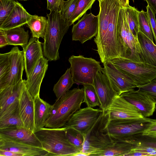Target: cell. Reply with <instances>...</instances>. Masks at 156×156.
I'll list each match as a JSON object with an SVG mask.
<instances>
[{
  "label": "cell",
  "mask_w": 156,
  "mask_h": 156,
  "mask_svg": "<svg viewBox=\"0 0 156 156\" xmlns=\"http://www.w3.org/2000/svg\"><path fill=\"white\" fill-rule=\"evenodd\" d=\"M90 154L85 153L82 151H78L74 154L72 156H90Z\"/></svg>",
  "instance_id": "48"
},
{
  "label": "cell",
  "mask_w": 156,
  "mask_h": 156,
  "mask_svg": "<svg viewBox=\"0 0 156 156\" xmlns=\"http://www.w3.org/2000/svg\"><path fill=\"white\" fill-rule=\"evenodd\" d=\"M47 16V26L43 43V54L48 61H55L59 58V46L70 26L60 12L51 11Z\"/></svg>",
  "instance_id": "2"
},
{
  "label": "cell",
  "mask_w": 156,
  "mask_h": 156,
  "mask_svg": "<svg viewBox=\"0 0 156 156\" xmlns=\"http://www.w3.org/2000/svg\"><path fill=\"white\" fill-rule=\"evenodd\" d=\"M138 38L141 49V62L156 66V44L140 31L138 33Z\"/></svg>",
  "instance_id": "24"
},
{
  "label": "cell",
  "mask_w": 156,
  "mask_h": 156,
  "mask_svg": "<svg viewBox=\"0 0 156 156\" xmlns=\"http://www.w3.org/2000/svg\"><path fill=\"white\" fill-rule=\"evenodd\" d=\"M20 0V1H26L27 0Z\"/></svg>",
  "instance_id": "50"
},
{
  "label": "cell",
  "mask_w": 156,
  "mask_h": 156,
  "mask_svg": "<svg viewBox=\"0 0 156 156\" xmlns=\"http://www.w3.org/2000/svg\"><path fill=\"white\" fill-rule=\"evenodd\" d=\"M117 34L121 58L141 62V47L138 38L132 33L126 17L124 8L119 10L117 25Z\"/></svg>",
  "instance_id": "6"
},
{
  "label": "cell",
  "mask_w": 156,
  "mask_h": 156,
  "mask_svg": "<svg viewBox=\"0 0 156 156\" xmlns=\"http://www.w3.org/2000/svg\"><path fill=\"white\" fill-rule=\"evenodd\" d=\"M25 127L18 107L10 112L0 115V130Z\"/></svg>",
  "instance_id": "28"
},
{
  "label": "cell",
  "mask_w": 156,
  "mask_h": 156,
  "mask_svg": "<svg viewBox=\"0 0 156 156\" xmlns=\"http://www.w3.org/2000/svg\"><path fill=\"white\" fill-rule=\"evenodd\" d=\"M25 80L0 90V115L19 102L21 93L25 86Z\"/></svg>",
  "instance_id": "21"
},
{
  "label": "cell",
  "mask_w": 156,
  "mask_h": 156,
  "mask_svg": "<svg viewBox=\"0 0 156 156\" xmlns=\"http://www.w3.org/2000/svg\"><path fill=\"white\" fill-rule=\"evenodd\" d=\"M83 85L84 96L83 102L85 103L87 107L94 108L100 106V101L93 85L84 84Z\"/></svg>",
  "instance_id": "32"
},
{
  "label": "cell",
  "mask_w": 156,
  "mask_h": 156,
  "mask_svg": "<svg viewBox=\"0 0 156 156\" xmlns=\"http://www.w3.org/2000/svg\"><path fill=\"white\" fill-rule=\"evenodd\" d=\"M11 66L9 72L0 79V90L16 84L22 80L25 63L23 51L18 47H13L10 51Z\"/></svg>",
  "instance_id": "12"
},
{
  "label": "cell",
  "mask_w": 156,
  "mask_h": 156,
  "mask_svg": "<svg viewBox=\"0 0 156 156\" xmlns=\"http://www.w3.org/2000/svg\"><path fill=\"white\" fill-rule=\"evenodd\" d=\"M0 134L17 142L43 148L34 132L25 127L0 130Z\"/></svg>",
  "instance_id": "20"
},
{
  "label": "cell",
  "mask_w": 156,
  "mask_h": 156,
  "mask_svg": "<svg viewBox=\"0 0 156 156\" xmlns=\"http://www.w3.org/2000/svg\"><path fill=\"white\" fill-rule=\"evenodd\" d=\"M142 135L156 138V121L143 133Z\"/></svg>",
  "instance_id": "43"
},
{
  "label": "cell",
  "mask_w": 156,
  "mask_h": 156,
  "mask_svg": "<svg viewBox=\"0 0 156 156\" xmlns=\"http://www.w3.org/2000/svg\"><path fill=\"white\" fill-rule=\"evenodd\" d=\"M42 44L39 39L32 37L25 49L23 50L25 69L27 78L38 60L44 56Z\"/></svg>",
  "instance_id": "22"
},
{
  "label": "cell",
  "mask_w": 156,
  "mask_h": 156,
  "mask_svg": "<svg viewBox=\"0 0 156 156\" xmlns=\"http://www.w3.org/2000/svg\"><path fill=\"white\" fill-rule=\"evenodd\" d=\"M74 83L70 67L67 69L53 87V91L56 99L60 98L68 92Z\"/></svg>",
  "instance_id": "30"
},
{
  "label": "cell",
  "mask_w": 156,
  "mask_h": 156,
  "mask_svg": "<svg viewBox=\"0 0 156 156\" xmlns=\"http://www.w3.org/2000/svg\"><path fill=\"white\" fill-rule=\"evenodd\" d=\"M63 0H47V9L51 11L60 12L64 4Z\"/></svg>",
  "instance_id": "42"
},
{
  "label": "cell",
  "mask_w": 156,
  "mask_h": 156,
  "mask_svg": "<svg viewBox=\"0 0 156 156\" xmlns=\"http://www.w3.org/2000/svg\"><path fill=\"white\" fill-rule=\"evenodd\" d=\"M0 156H23L20 154L10 151L0 149Z\"/></svg>",
  "instance_id": "46"
},
{
  "label": "cell",
  "mask_w": 156,
  "mask_h": 156,
  "mask_svg": "<svg viewBox=\"0 0 156 156\" xmlns=\"http://www.w3.org/2000/svg\"><path fill=\"white\" fill-rule=\"evenodd\" d=\"M98 29V15L91 12L85 14L72 30L73 41H79L81 44L90 40L97 34Z\"/></svg>",
  "instance_id": "11"
},
{
  "label": "cell",
  "mask_w": 156,
  "mask_h": 156,
  "mask_svg": "<svg viewBox=\"0 0 156 156\" xmlns=\"http://www.w3.org/2000/svg\"><path fill=\"white\" fill-rule=\"evenodd\" d=\"M136 146L135 144L125 141L115 142L112 146L106 149L92 154V156H124Z\"/></svg>",
  "instance_id": "27"
},
{
  "label": "cell",
  "mask_w": 156,
  "mask_h": 156,
  "mask_svg": "<svg viewBox=\"0 0 156 156\" xmlns=\"http://www.w3.org/2000/svg\"><path fill=\"white\" fill-rule=\"evenodd\" d=\"M138 17L140 31H141L152 42H154L147 12H145L143 10L139 11Z\"/></svg>",
  "instance_id": "35"
},
{
  "label": "cell",
  "mask_w": 156,
  "mask_h": 156,
  "mask_svg": "<svg viewBox=\"0 0 156 156\" xmlns=\"http://www.w3.org/2000/svg\"><path fill=\"white\" fill-rule=\"evenodd\" d=\"M0 149L18 153L23 156H48V152L43 148L15 141L1 134Z\"/></svg>",
  "instance_id": "19"
},
{
  "label": "cell",
  "mask_w": 156,
  "mask_h": 156,
  "mask_svg": "<svg viewBox=\"0 0 156 156\" xmlns=\"http://www.w3.org/2000/svg\"><path fill=\"white\" fill-rule=\"evenodd\" d=\"M9 45L4 30L0 29V48Z\"/></svg>",
  "instance_id": "45"
},
{
  "label": "cell",
  "mask_w": 156,
  "mask_h": 156,
  "mask_svg": "<svg viewBox=\"0 0 156 156\" xmlns=\"http://www.w3.org/2000/svg\"><path fill=\"white\" fill-rule=\"evenodd\" d=\"M156 119L147 117L114 120L108 122L107 126L108 132L115 142H129L143 133Z\"/></svg>",
  "instance_id": "4"
},
{
  "label": "cell",
  "mask_w": 156,
  "mask_h": 156,
  "mask_svg": "<svg viewBox=\"0 0 156 156\" xmlns=\"http://www.w3.org/2000/svg\"><path fill=\"white\" fill-rule=\"evenodd\" d=\"M122 6L125 8L129 5V0H119Z\"/></svg>",
  "instance_id": "49"
},
{
  "label": "cell",
  "mask_w": 156,
  "mask_h": 156,
  "mask_svg": "<svg viewBox=\"0 0 156 156\" xmlns=\"http://www.w3.org/2000/svg\"><path fill=\"white\" fill-rule=\"evenodd\" d=\"M102 112L101 108L88 107L80 108L73 114L64 126L76 129L85 137Z\"/></svg>",
  "instance_id": "9"
},
{
  "label": "cell",
  "mask_w": 156,
  "mask_h": 156,
  "mask_svg": "<svg viewBox=\"0 0 156 156\" xmlns=\"http://www.w3.org/2000/svg\"><path fill=\"white\" fill-rule=\"evenodd\" d=\"M70 64L71 73L75 83L78 85H93L98 74L102 68L100 62L91 58L83 55L71 56L68 59Z\"/></svg>",
  "instance_id": "8"
},
{
  "label": "cell",
  "mask_w": 156,
  "mask_h": 156,
  "mask_svg": "<svg viewBox=\"0 0 156 156\" xmlns=\"http://www.w3.org/2000/svg\"><path fill=\"white\" fill-rule=\"evenodd\" d=\"M100 11L98 15V29L94 41L96 50L101 58L102 56L109 23L112 9L114 0H98Z\"/></svg>",
  "instance_id": "14"
},
{
  "label": "cell",
  "mask_w": 156,
  "mask_h": 156,
  "mask_svg": "<svg viewBox=\"0 0 156 156\" xmlns=\"http://www.w3.org/2000/svg\"><path fill=\"white\" fill-rule=\"evenodd\" d=\"M3 30L9 45H19L23 50L25 49L28 43V30L26 31L22 26Z\"/></svg>",
  "instance_id": "26"
},
{
  "label": "cell",
  "mask_w": 156,
  "mask_h": 156,
  "mask_svg": "<svg viewBox=\"0 0 156 156\" xmlns=\"http://www.w3.org/2000/svg\"><path fill=\"white\" fill-rule=\"evenodd\" d=\"M137 88L139 90L147 94L156 102V77L148 83Z\"/></svg>",
  "instance_id": "40"
},
{
  "label": "cell",
  "mask_w": 156,
  "mask_h": 156,
  "mask_svg": "<svg viewBox=\"0 0 156 156\" xmlns=\"http://www.w3.org/2000/svg\"><path fill=\"white\" fill-rule=\"evenodd\" d=\"M134 149L147 153L148 156H156V149L146 146H136Z\"/></svg>",
  "instance_id": "44"
},
{
  "label": "cell",
  "mask_w": 156,
  "mask_h": 156,
  "mask_svg": "<svg viewBox=\"0 0 156 156\" xmlns=\"http://www.w3.org/2000/svg\"><path fill=\"white\" fill-rule=\"evenodd\" d=\"M102 73L109 81L118 95L137 87L133 81L111 61L104 63Z\"/></svg>",
  "instance_id": "10"
},
{
  "label": "cell",
  "mask_w": 156,
  "mask_h": 156,
  "mask_svg": "<svg viewBox=\"0 0 156 156\" xmlns=\"http://www.w3.org/2000/svg\"><path fill=\"white\" fill-rule=\"evenodd\" d=\"M130 142L136 146H148L156 149V138H150L141 135L134 138Z\"/></svg>",
  "instance_id": "38"
},
{
  "label": "cell",
  "mask_w": 156,
  "mask_h": 156,
  "mask_svg": "<svg viewBox=\"0 0 156 156\" xmlns=\"http://www.w3.org/2000/svg\"><path fill=\"white\" fill-rule=\"evenodd\" d=\"M48 61L44 56L40 58L25 80V87L34 100L39 96L41 86L48 69Z\"/></svg>",
  "instance_id": "16"
},
{
  "label": "cell",
  "mask_w": 156,
  "mask_h": 156,
  "mask_svg": "<svg viewBox=\"0 0 156 156\" xmlns=\"http://www.w3.org/2000/svg\"><path fill=\"white\" fill-rule=\"evenodd\" d=\"M83 88L69 90L51 106L50 113L45 127L59 128L63 127L71 117L80 108L83 102Z\"/></svg>",
  "instance_id": "1"
},
{
  "label": "cell",
  "mask_w": 156,
  "mask_h": 156,
  "mask_svg": "<svg viewBox=\"0 0 156 156\" xmlns=\"http://www.w3.org/2000/svg\"><path fill=\"white\" fill-rule=\"evenodd\" d=\"M27 24L31 31L32 37L44 38L48 24V19L45 17L32 15Z\"/></svg>",
  "instance_id": "29"
},
{
  "label": "cell",
  "mask_w": 156,
  "mask_h": 156,
  "mask_svg": "<svg viewBox=\"0 0 156 156\" xmlns=\"http://www.w3.org/2000/svg\"><path fill=\"white\" fill-rule=\"evenodd\" d=\"M146 9L151 30L152 34L154 40V43L156 44V21L155 18V14L148 5L147 6Z\"/></svg>",
  "instance_id": "41"
},
{
  "label": "cell",
  "mask_w": 156,
  "mask_h": 156,
  "mask_svg": "<svg viewBox=\"0 0 156 156\" xmlns=\"http://www.w3.org/2000/svg\"><path fill=\"white\" fill-rule=\"evenodd\" d=\"M66 127H43L34 133L40 141L42 148L49 156H72L80 151L68 140L66 134Z\"/></svg>",
  "instance_id": "3"
},
{
  "label": "cell",
  "mask_w": 156,
  "mask_h": 156,
  "mask_svg": "<svg viewBox=\"0 0 156 156\" xmlns=\"http://www.w3.org/2000/svg\"><path fill=\"white\" fill-rule=\"evenodd\" d=\"M78 0H67L64 1L61 14L66 20L69 22L76 9Z\"/></svg>",
  "instance_id": "37"
},
{
  "label": "cell",
  "mask_w": 156,
  "mask_h": 156,
  "mask_svg": "<svg viewBox=\"0 0 156 156\" xmlns=\"http://www.w3.org/2000/svg\"><path fill=\"white\" fill-rule=\"evenodd\" d=\"M51 106L40 98V96L34 100L35 131L45 127L46 122L50 115Z\"/></svg>",
  "instance_id": "25"
},
{
  "label": "cell",
  "mask_w": 156,
  "mask_h": 156,
  "mask_svg": "<svg viewBox=\"0 0 156 156\" xmlns=\"http://www.w3.org/2000/svg\"><path fill=\"white\" fill-rule=\"evenodd\" d=\"M11 66L10 51L0 54V79L9 71Z\"/></svg>",
  "instance_id": "39"
},
{
  "label": "cell",
  "mask_w": 156,
  "mask_h": 156,
  "mask_svg": "<svg viewBox=\"0 0 156 156\" xmlns=\"http://www.w3.org/2000/svg\"><path fill=\"white\" fill-rule=\"evenodd\" d=\"M110 61L128 76L137 88L148 83L156 77V66L148 63L122 58H115Z\"/></svg>",
  "instance_id": "7"
},
{
  "label": "cell",
  "mask_w": 156,
  "mask_h": 156,
  "mask_svg": "<svg viewBox=\"0 0 156 156\" xmlns=\"http://www.w3.org/2000/svg\"><path fill=\"white\" fill-rule=\"evenodd\" d=\"M16 4L14 0H0V26L8 18Z\"/></svg>",
  "instance_id": "36"
},
{
  "label": "cell",
  "mask_w": 156,
  "mask_h": 156,
  "mask_svg": "<svg viewBox=\"0 0 156 156\" xmlns=\"http://www.w3.org/2000/svg\"><path fill=\"white\" fill-rule=\"evenodd\" d=\"M126 20L130 29L134 37L138 39L140 31L138 17V11L134 7L129 5L124 8Z\"/></svg>",
  "instance_id": "31"
},
{
  "label": "cell",
  "mask_w": 156,
  "mask_h": 156,
  "mask_svg": "<svg viewBox=\"0 0 156 156\" xmlns=\"http://www.w3.org/2000/svg\"><path fill=\"white\" fill-rule=\"evenodd\" d=\"M34 100L25 86L19 99V112L25 127L34 132Z\"/></svg>",
  "instance_id": "18"
},
{
  "label": "cell",
  "mask_w": 156,
  "mask_h": 156,
  "mask_svg": "<svg viewBox=\"0 0 156 156\" xmlns=\"http://www.w3.org/2000/svg\"><path fill=\"white\" fill-rule=\"evenodd\" d=\"M108 115L102 112L91 128L85 137L82 150L90 154L104 150L112 146L115 142L108 132Z\"/></svg>",
  "instance_id": "5"
},
{
  "label": "cell",
  "mask_w": 156,
  "mask_h": 156,
  "mask_svg": "<svg viewBox=\"0 0 156 156\" xmlns=\"http://www.w3.org/2000/svg\"><path fill=\"white\" fill-rule=\"evenodd\" d=\"M32 15L28 13L18 1L6 20L0 26V29L6 30L22 26L27 24Z\"/></svg>",
  "instance_id": "23"
},
{
  "label": "cell",
  "mask_w": 156,
  "mask_h": 156,
  "mask_svg": "<svg viewBox=\"0 0 156 156\" xmlns=\"http://www.w3.org/2000/svg\"><path fill=\"white\" fill-rule=\"evenodd\" d=\"M121 97L135 106L144 117L152 116L156 107V102L147 94L134 89L122 93Z\"/></svg>",
  "instance_id": "15"
},
{
  "label": "cell",
  "mask_w": 156,
  "mask_h": 156,
  "mask_svg": "<svg viewBox=\"0 0 156 156\" xmlns=\"http://www.w3.org/2000/svg\"><path fill=\"white\" fill-rule=\"evenodd\" d=\"M96 0H78L76 9L69 22V26H70L76 21L80 19L88 10L90 9Z\"/></svg>",
  "instance_id": "33"
},
{
  "label": "cell",
  "mask_w": 156,
  "mask_h": 156,
  "mask_svg": "<svg viewBox=\"0 0 156 156\" xmlns=\"http://www.w3.org/2000/svg\"><path fill=\"white\" fill-rule=\"evenodd\" d=\"M105 112L108 115V122L144 117L137 109L120 95L115 98Z\"/></svg>",
  "instance_id": "13"
},
{
  "label": "cell",
  "mask_w": 156,
  "mask_h": 156,
  "mask_svg": "<svg viewBox=\"0 0 156 156\" xmlns=\"http://www.w3.org/2000/svg\"><path fill=\"white\" fill-rule=\"evenodd\" d=\"M66 134L69 142L80 151H81L85 140L84 136L79 131L71 128L66 127Z\"/></svg>",
  "instance_id": "34"
},
{
  "label": "cell",
  "mask_w": 156,
  "mask_h": 156,
  "mask_svg": "<svg viewBox=\"0 0 156 156\" xmlns=\"http://www.w3.org/2000/svg\"><path fill=\"white\" fill-rule=\"evenodd\" d=\"M93 85L98 96L103 112H105L114 99L118 95L113 89L109 81L101 71L97 74Z\"/></svg>",
  "instance_id": "17"
},
{
  "label": "cell",
  "mask_w": 156,
  "mask_h": 156,
  "mask_svg": "<svg viewBox=\"0 0 156 156\" xmlns=\"http://www.w3.org/2000/svg\"><path fill=\"white\" fill-rule=\"evenodd\" d=\"M146 1L148 5L154 13L156 14V0H144Z\"/></svg>",
  "instance_id": "47"
}]
</instances>
